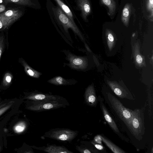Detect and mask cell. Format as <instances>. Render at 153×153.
<instances>
[{
	"instance_id": "44dd1931",
	"label": "cell",
	"mask_w": 153,
	"mask_h": 153,
	"mask_svg": "<svg viewBox=\"0 0 153 153\" xmlns=\"http://www.w3.org/2000/svg\"><path fill=\"white\" fill-rule=\"evenodd\" d=\"M15 3H20L22 4L28 6L34 5L31 1V0H9V1Z\"/></svg>"
},
{
	"instance_id": "5bb4252c",
	"label": "cell",
	"mask_w": 153,
	"mask_h": 153,
	"mask_svg": "<svg viewBox=\"0 0 153 153\" xmlns=\"http://www.w3.org/2000/svg\"><path fill=\"white\" fill-rule=\"evenodd\" d=\"M101 3L108 8V14L112 16L115 13L117 9V4L114 0H100Z\"/></svg>"
},
{
	"instance_id": "d4e9b609",
	"label": "cell",
	"mask_w": 153,
	"mask_h": 153,
	"mask_svg": "<svg viewBox=\"0 0 153 153\" xmlns=\"http://www.w3.org/2000/svg\"><path fill=\"white\" fill-rule=\"evenodd\" d=\"M79 151L80 152L84 153H91L92 152H94L93 151L87 149H80Z\"/></svg>"
},
{
	"instance_id": "9c48e42d",
	"label": "cell",
	"mask_w": 153,
	"mask_h": 153,
	"mask_svg": "<svg viewBox=\"0 0 153 153\" xmlns=\"http://www.w3.org/2000/svg\"><path fill=\"white\" fill-rule=\"evenodd\" d=\"M85 99L89 106L93 107L97 106L98 99L92 87L90 86L86 89L85 94Z\"/></svg>"
},
{
	"instance_id": "8fae6325",
	"label": "cell",
	"mask_w": 153,
	"mask_h": 153,
	"mask_svg": "<svg viewBox=\"0 0 153 153\" xmlns=\"http://www.w3.org/2000/svg\"><path fill=\"white\" fill-rule=\"evenodd\" d=\"M78 5L82 11L84 20L87 21V17L91 12V6L89 0H78Z\"/></svg>"
},
{
	"instance_id": "1f68e13d",
	"label": "cell",
	"mask_w": 153,
	"mask_h": 153,
	"mask_svg": "<svg viewBox=\"0 0 153 153\" xmlns=\"http://www.w3.org/2000/svg\"><path fill=\"white\" fill-rule=\"evenodd\" d=\"M3 2L2 0H0V3H1Z\"/></svg>"
},
{
	"instance_id": "d6986e66",
	"label": "cell",
	"mask_w": 153,
	"mask_h": 153,
	"mask_svg": "<svg viewBox=\"0 0 153 153\" xmlns=\"http://www.w3.org/2000/svg\"><path fill=\"white\" fill-rule=\"evenodd\" d=\"M26 127V123L24 122H21L19 123L15 126L14 130L16 133H21L24 131Z\"/></svg>"
},
{
	"instance_id": "8992f818",
	"label": "cell",
	"mask_w": 153,
	"mask_h": 153,
	"mask_svg": "<svg viewBox=\"0 0 153 153\" xmlns=\"http://www.w3.org/2000/svg\"><path fill=\"white\" fill-rule=\"evenodd\" d=\"M69 63L66 64L71 69L77 71L83 70L86 67V61L83 57L76 56L69 50H64Z\"/></svg>"
},
{
	"instance_id": "83f0119b",
	"label": "cell",
	"mask_w": 153,
	"mask_h": 153,
	"mask_svg": "<svg viewBox=\"0 0 153 153\" xmlns=\"http://www.w3.org/2000/svg\"><path fill=\"white\" fill-rule=\"evenodd\" d=\"M108 39L109 41L111 42H113L114 40V37L112 34L110 33L108 35Z\"/></svg>"
},
{
	"instance_id": "4dcf8cb0",
	"label": "cell",
	"mask_w": 153,
	"mask_h": 153,
	"mask_svg": "<svg viewBox=\"0 0 153 153\" xmlns=\"http://www.w3.org/2000/svg\"><path fill=\"white\" fill-rule=\"evenodd\" d=\"M3 27V24L2 22L0 21V29H1Z\"/></svg>"
},
{
	"instance_id": "f546056e",
	"label": "cell",
	"mask_w": 153,
	"mask_h": 153,
	"mask_svg": "<svg viewBox=\"0 0 153 153\" xmlns=\"http://www.w3.org/2000/svg\"><path fill=\"white\" fill-rule=\"evenodd\" d=\"M7 104V103H4L2 104H0V109H1L3 107L5 106Z\"/></svg>"
},
{
	"instance_id": "2e32d148",
	"label": "cell",
	"mask_w": 153,
	"mask_h": 153,
	"mask_svg": "<svg viewBox=\"0 0 153 153\" xmlns=\"http://www.w3.org/2000/svg\"><path fill=\"white\" fill-rule=\"evenodd\" d=\"M100 137L103 142L113 152L115 153H124L125 152V151L113 144L106 137L102 136H101Z\"/></svg>"
},
{
	"instance_id": "5b68a950",
	"label": "cell",
	"mask_w": 153,
	"mask_h": 153,
	"mask_svg": "<svg viewBox=\"0 0 153 153\" xmlns=\"http://www.w3.org/2000/svg\"><path fill=\"white\" fill-rule=\"evenodd\" d=\"M77 134V132L69 129H56L47 132L46 137L55 140L68 142L74 139Z\"/></svg>"
},
{
	"instance_id": "4316f807",
	"label": "cell",
	"mask_w": 153,
	"mask_h": 153,
	"mask_svg": "<svg viewBox=\"0 0 153 153\" xmlns=\"http://www.w3.org/2000/svg\"><path fill=\"white\" fill-rule=\"evenodd\" d=\"M13 14V12L11 10H9L6 11L5 13L6 16L9 17L12 16Z\"/></svg>"
},
{
	"instance_id": "ac0fdd59",
	"label": "cell",
	"mask_w": 153,
	"mask_h": 153,
	"mask_svg": "<svg viewBox=\"0 0 153 153\" xmlns=\"http://www.w3.org/2000/svg\"><path fill=\"white\" fill-rule=\"evenodd\" d=\"M146 10L148 13V16L149 20L153 21V0H145Z\"/></svg>"
},
{
	"instance_id": "52a82bcc",
	"label": "cell",
	"mask_w": 153,
	"mask_h": 153,
	"mask_svg": "<svg viewBox=\"0 0 153 153\" xmlns=\"http://www.w3.org/2000/svg\"><path fill=\"white\" fill-rule=\"evenodd\" d=\"M100 108L106 121L113 131L122 139L127 141V139L124 137L119 130L115 122L111 117L104 103L103 100L101 97H99Z\"/></svg>"
},
{
	"instance_id": "7c38bea8",
	"label": "cell",
	"mask_w": 153,
	"mask_h": 153,
	"mask_svg": "<svg viewBox=\"0 0 153 153\" xmlns=\"http://www.w3.org/2000/svg\"><path fill=\"white\" fill-rule=\"evenodd\" d=\"M21 64L24 68V70L26 74L32 78L39 79L42 74L38 71L29 66L28 64L23 59H21Z\"/></svg>"
},
{
	"instance_id": "ba28073f",
	"label": "cell",
	"mask_w": 153,
	"mask_h": 153,
	"mask_svg": "<svg viewBox=\"0 0 153 153\" xmlns=\"http://www.w3.org/2000/svg\"><path fill=\"white\" fill-rule=\"evenodd\" d=\"M26 99L33 101L44 100L64 101V99L57 95L43 93L40 92L34 93L28 96Z\"/></svg>"
},
{
	"instance_id": "7a4b0ae2",
	"label": "cell",
	"mask_w": 153,
	"mask_h": 153,
	"mask_svg": "<svg viewBox=\"0 0 153 153\" xmlns=\"http://www.w3.org/2000/svg\"><path fill=\"white\" fill-rule=\"evenodd\" d=\"M132 134L139 140H142L145 130L144 114L140 109L133 110L132 116L128 127Z\"/></svg>"
},
{
	"instance_id": "7402d4cb",
	"label": "cell",
	"mask_w": 153,
	"mask_h": 153,
	"mask_svg": "<svg viewBox=\"0 0 153 153\" xmlns=\"http://www.w3.org/2000/svg\"><path fill=\"white\" fill-rule=\"evenodd\" d=\"M4 47V39L3 36L0 37V60Z\"/></svg>"
},
{
	"instance_id": "3957f363",
	"label": "cell",
	"mask_w": 153,
	"mask_h": 153,
	"mask_svg": "<svg viewBox=\"0 0 153 153\" xmlns=\"http://www.w3.org/2000/svg\"><path fill=\"white\" fill-rule=\"evenodd\" d=\"M66 101L44 100L34 101L32 105L27 108L38 112L50 110L64 107L66 105Z\"/></svg>"
},
{
	"instance_id": "484cf974",
	"label": "cell",
	"mask_w": 153,
	"mask_h": 153,
	"mask_svg": "<svg viewBox=\"0 0 153 153\" xmlns=\"http://www.w3.org/2000/svg\"><path fill=\"white\" fill-rule=\"evenodd\" d=\"M93 144L94 145L95 147L99 150H103L104 149V147L99 144H95L93 143Z\"/></svg>"
},
{
	"instance_id": "30bf717a",
	"label": "cell",
	"mask_w": 153,
	"mask_h": 153,
	"mask_svg": "<svg viewBox=\"0 0 153 153\" xmlns=\"http://www.w3.org/2000/svg\"><path fill=\"white\" fill-rule=\"evenodd\" d=\"M47 82L56 86H67L74 85L78 82L74 79H66L58 76L49 80Z\"/></svg>"
},
{
	"instance_id": "f1b7e54d",
	"label": "cell",
	"mask_w": 153,
	"mask_h": 153,
	"mask_svg": "<svg viewBox=\"0 0 153 153\" xmlns=\"http://www.w3.org/2000/svg\"><path fill=\"white\" fill-rule=\"evenodd\" d=\"M5 7L3 5H0V12H3L5 10Z\"/></svg>"
},
{
	"instance_id": "277c9868",
	"label": "cell",
	"mask_w": 153,
	"mask_h": 153,
	"mask_svg": "<svg viewBox=\"0 0 153 153\" xmlns=\"http://www.w3.org/2000/svg\"><path fill=\"white\" fill-rule=\"evenodd\" d=\"M56 16L57 20L64 28L65 31L68 33V30L71 29L75 35H77L82 40L84 41L82 34L75 24L73 23L60 7L56 9Z\"/></svg>"
},
{
	"instance_id": "cb8c5ba5",
	"label": "cell",
	"mask_w": 153,
	"mask_h": 153,
	"mask_svg": "<svg viewBox=\"0 0 153 153\" xmlns=\"http://www.w3.org/2000/svg\"><path fill=\"white\" fill-rule=\"evenodd\" d=\"M136 60L137 62L139 64L142 63L143 61V59L142 56L139 54L137 56Z\"/></svg>"
},
{
	"instance_id": "9a60e30c",
	"label": "cell",
	"mask_w": 153,
	"mask_h": 153,
	"mask_svg": "<svg viewBox=\"0 0 153 153\" xmlns=\"http://www.w3.org/2000/svg\"><path fill=\"white\" fill-rule=\"evenodd\" d=\"M44 151L49 153H71L67 149L60 146L51 145L46 147Z\"/></svg>"
},
{
	"instance_id": "ffe728a7",
	"label": "cell",
	"mask_w": 153,
	"mask_h": 153,
	"mask_svg": "<svg viewBox=\"0 0 153 153\" xmlns=\"http://www.w3.org/2000/svg\"><path fill=\"white\" fill-rule=\"evenodd\" d=\"M12 79V76L10 73H6L4 77L3 81V84L5 86L9 85L11 83Z\"/></svg>"
},
{
	"instance_id": "e0dca14e",
	"label": "cell",
	"mask_w": 153,
	"mask_h": 153,
	"mask_svg": "<svg viewBox=\"0 0 153 153\" xmlns=\"http://www.w3.org/2000/svg\"><path fill=\"white\" fill-rule=\"evenodd\" d=\"M60 6V8L64 13L75 24L74 21L73 15L69 7L63 3L61 0H54Z\"/></svg>"
},
{
	"instance_id": "4fadbf2b",
	"label": "cell",
	"mask_w": 153,
	"mask_h": 153,
	"mask_svg": "<svg viewBox=\"0 0 153 153\" xmlns=\"http://www.w3.org/2000/svg\"><path fill=\"white\" fill-rule=\"evenodd\" d=\"M131 12V5L129 3L126 4L122 11L121 20L124 24L126 26L129 25Z\"/></svg>"
},
{
	"instance_id": "603a6c76",
	"label": "cell",
	"mask_w": 153,
	"mask_h": 153,
	"mask_svg": "<svg viewBox=\"0 0 153 153\" xmlns=\"http://www.w3.org/2000/svg\"><path fill=\"white\" fill-rule=\"evenodd\" d=\"M13 102H11L9 103L7 105H5L0 109V116L5 112L7 110L9 109L13 104Z\"/></svg>"
},
{
	"instance_id": "6da1fadb",
	"label": "cell",
	"mask_w": 153,
	"mask_h": 153,
	"mask_svg": "<svg viewBox=\"0 0 153 153\" xmlns=\"http://www.w3.org/2000/svg\"><path fill=\"white\" fill-rule=\"evenodd\" d=\"M104 98L110 107L127 127L133 110L125 107L119 100L110 93L106 94Z\"/></svg>"
}]
</instances>
